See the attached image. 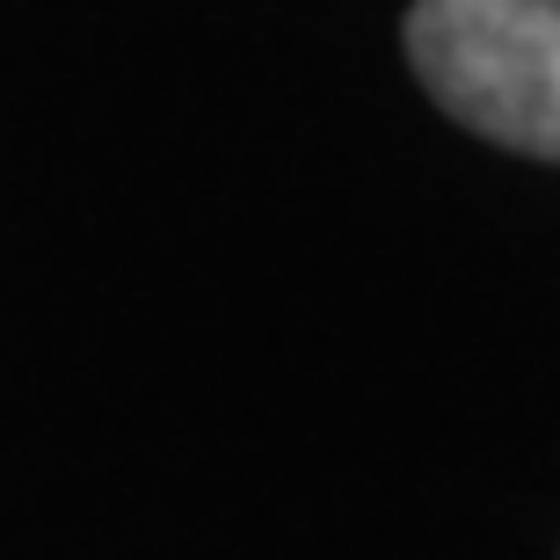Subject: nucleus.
Here are the masks:
<instances>
[{"label":"nucleus","instance_id":"obj_1","mask_svg":"<svg viewBox=\"0 0 560 560\" xmlns=\"http://www.w3.org/2000/svg\"><path fill=\"white\" fill-rule=\"evenodd\" d=\"M408 59L466 131L560 161V0H416Z\"/></svg>","mask_w":560,"mask_h":560}]
</instances>
